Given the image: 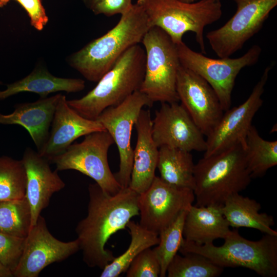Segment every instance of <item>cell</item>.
<instances>
[{"mask_svg": "<svg viewBox=\"0 0 277 277\" xmlns=\"http://www.w3.org/2000/svg\"><path fill=\"white\" fill-rule=\"evenodd\" d=\"M244 151L252 179L263 176L277 164V141L264 140L253 125L247 133Z\"/></svg>", "mask_w": 277, "mask_h": 277, "instance_id": "obj_26", "label": "cell"}, {"mask_svg": "<svg viewBox=\"0 0 277 277\" xmlns=\"http://www.w3.org/2000/svg\"><path fill=\"white\" fill-rule=\"evenodd\" d=\"M195 205L221 206L231 195L246 189L252 177L241 144L203 157L195 164Z\"/></svg>", "mask_w": 277, "mask_h": 277, "instance_id": "obj_4", "label": "cell"}, {"mask_svg": "<svg viewBox=\"0 0 277 277\" xmlns=\"http://www.w3.org/2000/svg\"><path fill=\"white\" fill-rule=\"evenodd\" d=\"M127 277H157L161 266L153 249L148 248L141 252L126 271Z\"/></svg>", "mask_w": 277, "mask_h": 277, "instance_id": "obj_32", "label": "cell"}, {"mask_svg": "<svg viewBox=\"0 0 277 277\" xmlns=\"http://www.w3.org/2000/svg\"><path fill=\"white\" fill-rule=\"evenodd\" d=\"M219 206L192 205L184 224L183 236L189 242L202 245L224 239L231 230Z\"/></svg>", "mask_w": 277, "mask_h": 277, "instance_id": "obj_21", "label": "cell"}, {"mask_svg": "<svg viewBox=\"0 0 277 277\" xmlns=\"http://www.w3.org/2000/svg\"><path fill=\"white\" fill-rule=\"evenodd\" d=\"M187 211H182L173 222L159 233L158 246L153 249L160 264V277L166 276L168 265L181 246Z\"/></svg>", "mask_w": 277, "mask_h": 277, "instance_id": "obj_30", "label": "cell"}, {"mask_svg": "<svg viewBox=\"0 0 277 277\" xmlns=\"http://www.w3.org/2000/svg\"><path fill=\"white\" fill-rule=\"evenodd\" d=\"M2 84V82L0 81V85Z\"/></svg>", "mask_w": 277, "mask_h": 277, "instance_id": "obj_39", "label": "cell"}, {"mask_svg": "<svg viewBox=\"0 0 277 277\" xmlns=\"http://www.w3.org/2000/svg\"><path fill=\"white\" fill-rule=\"evenodd\" d=\"M11 0H0V8L6 6Z\"/></svg>", "mask_w": 277, "mask_h": 277, "instance_id": "obj_37", "label": "cell"}, {"mask_svg": "<svg viewBox=\"0 0 277 277\" xmlns=\"http://www.w3.org/2000/svg\"><path fill=\"white\" fill-rule=\"evenodd\" d=\"M88 190L87 214L77 224L75 232L84 262L89 267L103 269L115 258L105 248L108 240L140 214L138 194L128 187L109 194L96 183L90 184Z\"/></svg>", "mask_w": 277, "mask_h": 277, "instance_id": "obj_1", "label": "cell"}, {"mask_svg": "<svg viewBox=\"0 0 277 277\" xmlns=\"http://www.w3.org/2000/svg\"><path fill=\"white\" fill-rule=\"evenodd\" d=\"M272 66L267 67L248 98L240 105L229 108L206 136V149L203 157L220 153L238 144L245 147L247 133L255 113L263 103L264 92Z\"/></svg>", "mask_w": 277, "mask_h": 277, "instance_id": "obj_13", "label": "cell"}, {"mask_svg": "<svg viewBox=\"0 0 277 277\" xmlns=\"http://www.w3.org/2000/svg\"><path fill=\"white\" fill-rule=\"evenodd\" d=\"M50 127L46 143L37 151L49 162L65 152L78 137L106 130L98 121L85 118L73 110L63 94L57 104Z\"/></svg>", "mask_w": 277, "mask_h": 277, "instance_id": "obj_17", "label": "cell"}, {"mask_svg": "<svg viewBox=\"0 0 277 277\" xmlns=\"http://www.w3.org/2000/svg\"><path fill=\"white\" fill-rule=\"evenodd\" d=\"M132 0H102L91 10L96 15L111 16L117 14H123L129 10Z\"/></svg>", "mask_w": 277, "mask_h": 277, "instance_id": "obj_34", "label": "cell"}, {"mask_svg": "<svg viewBox=\"0 0 277 277\" xmlns=\"http://www.w3.org/2000/svg\"><path fill=\"white\" fill-rule=\"evenodd\" d=\"M235 14L223 26L208 32L206 38L220 58L229 57L263 27L277 0H233Z\"/></svg>", "mask_w": 277, "mask_h": 277, "instance_id": "obj_10", "label": "cell"}, {"mask_svg": "<svg viewBox=\"0 0 277 277\" xmlns=\"http://www.w3.org/2000/svg\"><path fill=\"white\" fill-rule=\"evenodd\" d=\"M145 51V74L139 91L154 102H179L176 84L181 65L176 45L163 30L152 27L141 42Z\"/></svg>", "mask_w": 277, "mask_h": 277, "instance_id": "obj_7", "label": "cell"}, {"mask_svg": "<svg viewBox=\"0 0 277 277\" xmlns=\"http://www.w3.org/2000/svg\"><path fill=\"white\" fill-rule=\"evenodd\" d=\"M194 166L190 152L167 146L159 148L157 168L165 182L193 190Z\"/></svg>", "mask_w": 277, "mask_h": 277, "instance_id": "obj_24", "label": "cell"}, {"mask_svg": "<svg viewBox=\"0 0 277 277\" xmlns=\"http://www.w3.org/2000/svg\"><path fill=\"white\" fill-rule=\"evenodd\" d=\"M130 232L131 241L127 250L103 269L101 277H117L125 272L133 259L143 250L157 245L159 235L130 221L126 225Z\"/></svg>", "mask_w": 277, "mask_h": 277, "instance_id": "obj_25", "label": "cell"}, {"mask_svg": "<svg viewBox=\"0 0 277 277\" xmlns=\"http://www.w3.org/2000/svg\"><path fill=\"white\" fill-rule=\"evenodd\" d=\"M176 45L181 65L208 83L215 92L224 111L230 108L237 75L244 67L255 64L262 52L261 47L254 45L239 57L215 59L192 50L183 42Z\"/></svg>", "mask_w": 277, "mask_h": 277, "instance_id": "obj_9", "label": "cell"}, {"mask_svg": "<svg viewBox=\"0 0 277 277\" xmlns=\"http://www.w3.org/2000/svg\"><path fill=\"white\" fill-rule=\"evenodd\" d=\"M62 94L18 104L9 114L0 113V124L18 125L25 128L37 151L46 143L57 104Z\"/></svg>", "mask_w": 277, "mask_h": 277, "instance_id": "obj_20", "label": "cell"}, {"mask_svg": "<svg viewBox=\"0 0 277 277\" xmlns=\"http://www.w3.org/2000/svg\"><path fill=\"white\" fill-rule=\"evenodd\" d=\"M85 5L91 10L102 0H82Z\"/></svg>", "mask_w": 277, "mask_h": 277, "instance_id": "obj_36", "label": "cell"}, {"mask_svg": "<svg viewBox=\"0 0 277 277\" xmlns=\"http://www.w3.org/2000/svg\"><path fill=\"white\" fill-rule=\"evenodd\" d=\"M146 54L139 44L127 49L97 82L80 98L67 100L81 116L95 120L106 108L116 106L138 91L145 74Z\"/></svg>", "mask_w": 277, "mask_h": 277, "instance_id": "obj_3", "label": "cell"}, {"mask_svg": "<svg viewBox=\"0 0 277 277\" xmlns=\"http://www.w3.org/2000/svg\"><path fill=\"white\" fill-rule=\"evenodd\" d=\"M261 209L260 203L239 193L228 197L221 207L230 226L252 228L266 234L277 236V231L271 228L274 224L273 217L260 212Z\"/></svg>", "mask_w": 277, "mask_h": 277, "instance_id": "obj_23", "label": "cell"}, {"mask_svg": "<svg viewBox=\"0 0 277 277\" xmlns=\"http://www.w3.org/2000/svg\"><path fill=\"white\" fill-rule=\"evenodd\" d=\"M194 200L192 189L170 184L155 176L149 187L138 195L139 224L159 235L182 211L188 210Z\"/></svg>", "mask_w": 277, "mask_h": 277, "instance_id": "obj_12", "label": "cell"}, {"mask_svg": "<svg viewBox=\"0 0 277 277\" xmlns=\"http://www.w3.org/2000/svg\"><path fill=\"white\" fill-rule=\"evenodd\" d=\"M27 12L32 27L42 30L48 22V17L41 0H15Z\"/></svg>", "mask_w": 277, "mask_h": 277, "instance_id": "obj_33", "label": "cell"}, {"mask_svg": "<svg viewBox=\"0 0 277 277\" xmlns=\"http://www.w3.org/2000/svg\"><path fill=\"white\" fill-rule=\"evenodd\" d=\"M152 125L150 110L142 109L134 125L137 141L128 186L138 194L149 187L155 176L159 148L152 138Z\"/></svg>", "mask_w": 277, "mask_h": 277, "instance_id": "obj_19", "label": "cell"}, {"mask_svg": "<svg viewBox=\"0 0 277 277\" xmlns=\"http://www.w3.org/2000/svg\"><path fill=\"white\" fill-rule=\"evenodd\" d=\"M144 9L151 27L165 32L175 44L182 42L184 34L192 32L202 53L206 54L205 28L222 15L221 0H200L191 3L179 0H137Z\"/></svg>", "mask_w": 277, "mask_h": 277, "instance_id": "obj_6", "label": "cell"}, {"mask_svg": "<svg viewBox=\"0 0 277 277\" xmlns=\"http://www.w3.org/2000/svg\"><path fill=\"white\" fill-rule=\"evenodd\" d=\"M22 161L26 172L25 197L31 210L32 227L48 206L52 195L63 189L65 183L56 170H51L48 160L32 148H26Z\"/></svg>", "mask_w": 277, "mask_h": 277, "instance_id": "obj_18", "label": "cell"}, {"mask_svg": "<svg viewBox=\"0 0 277 277\" xmlns=\"http://www.w3.org/2000/svg\"><path fill=\"white\" fill-rule=\"evenodd\" d=\"M176 88L181 104L203 135L207 136L224 112L215 92L203 77L181 65Z\"/></svg>", "mask_w": 277, "mask_h": 277, "instance_id": "obj_15", "label": "cell"}, {"mask_svg": "<svg viewBox=\"0 0 277 277\" xmlns=\"http://www.w3.org/2000/svg\"><path fill=\"white\" fill-rule=\"evenodd\" d=\"M85 87V82L80 78H63L51 74L46 68L38 66L21 80L7 85L0 91V100L22 92H31L45 98L52 93L65 91L77 92Z\"/></svg>", "mask_w": 277, "mask_h": 277, "instance_id": "obj_22", "label": "cell"}, {"mask_svg": "<svg viewBox=\"0 0 277 277\" xmlns=\"http://www.w3.org/2000/svg\"><path fill=\"white\" fill-rule=\"evenodd\" d=\"M0 277H13V273L0 262Z\"/></svg>", "mask_w": 277, "mask_h": 277, "instance_id": "obj_35", "label": "cell"}, {"mask_svg": "<svg viewBox=\"0 0 277 277\" xmlns=\"http://www.w3.org/2000/svg\"><path fill=\"white\" fill-rule=\"evenodd\" d=\"M179 1L183 2H185V3H191L195 2L197 0H179Z\"/></svg>", "mask_w": 277, "mask_h": 277, "instance_id": "obj_38", "label": "cell"}, {"mask_svg": "<svg viewBox=\"0 0 277 277\" xmlns=\"http://www.w3.org/2000/svg\"><path fill=\"white\" fill-rule=\"evenodd\" d=\"M224 240L217 246L213 243L198 245L184 238L179 251L201 254L223 268L244 267L263 277L277 276V236L265 234L254 241L231 230Z\"/></svg>", "mask_w": 277, "mask_h": 277, "instance_id": "obj_5", "label": "cell"}, {"mask_svg": "<svg viewBox=\"0 0 277 277\" xmlns=\"http://www.w3.org/2000/svg\"><path fill=\"white\" fill-rule=\"evenodd\" d=\"M221 267L206 257L194 252L176 254L167 268L168 277H216L222 274Z\"/></svg>", "mask_w": 277, "mask_h": 277, "instance_id": "obj_28", "label": "cell"}, {"mask_svg": "<svg viewBox=\"0 0 277 277\" xmlns=\"http://www.w3.org/2000/svg\"><path fill=\"white\" fill-rule=\"evenodd\" d=\"M80 250L76 239L61 241L50 232L46 221L41 215L26 237L21 261L15 271L14 277H37L48 265L60 262Z\"/></svg>", "mask_w": 277, "mask_h": 277, "instance_id": "obj_14", "label": "cell"}, {"mask_svg": "<svg viewBox=\"0 0 277 277\" xmlns=\"http://www.w3.org/2000/svg\"><path fill=\"white\" fill-rule=\"evenodd\" d=\"M27 176L21 160L0 157V201L23 199L25 196Z\"/></svg>", "mask_w": 277, "mask_h": 277, "instance_id": "obj_29", "label": "cell"}, {"mask_svg": "<svg viewBox=\"0 0 277 277\" xmlns=\"http://www.w3.org/2000/svg\"><path fill=\"white\" fill-rule=\"evenodd\" d=\"M26 238L0 232V262L13 272L22 258Z\"/></svg>", "mask_w": 277, "mask_h": 277, "instance_id": "obj_31", "label": "cell"}, {"mask_svg": "<svg viewBox=\"0 0 277 277\" xmlns=\"http://www.w3.org/2000/svg\"><path fill=\"white\" fill-rule=\"evenodd\" d=\"M161 104L152 120V135L157 147L205 152L204 135L182 105L179 102Z\"/></svg>", "mask_w": 277, "mask_h": 277, "instance_id": "obj_16", "label": "cell"}, {"mask_svg": "<svg viewBox=\"0 0 277 277\" xmlns=\"http://www.w3.org/2000/svg\"><path fill=\"white\" fill-rule=\"evenodd\" d=\"M80 143H72L63 153L52 158L56 170H74L95 181L106 192L114 194L122 188L111 172L108 162V152L114 143L106 130L85 136Z\"/></svg>", "mask_w": 277, "mask_h": 277, "instance_id": "obj_8", "label": "cell"}, {"mask_svg": "<svg viewBox=\"0 0 277 277\" xmlns=\"http://www.w3.org/2000/svg\"><path fill=\"white\" fill-rule=\"evenodd\" d=\"M148 97L137 91L120 104L105 109L96 118L116 144L120 155L118 171L114 174L122 188L129 186L133 163L131 145L133 127L144 106L152 107Z\"/></svg>", "mask_w": 277, "mask_h": 277, "instance_id": "obj_11", "label": "cell"}, {"mask_svg": "<svg viewBox=\"0 0 277 277\" xmlns=\"http://www.w3.org/2000/svg\"><path fill=\"white\" fill-rule=\"evenodd\" d=\"M152 27L143 8L136 3L116 25L69 58V64L86 80L97 82L129 48L139 44Z\"/></svg>", "mask_w": 277, "mask_h": 277, "instance_id": "obj_2", "label": "cell"}, {"mask_svg": "<svg viewBox=\"0 0 277 277\" xmlns=\"http://www.w3.org/2000/svg\"><path fill=\"white\" fill-rule=\"evenodd\" d=\"M31 227V210L25 196L0 201V232L26 238Z\"/></svg>", "mask_w": 277, "mask_h": 277, "instance_id": "obj_27", "label": "cell"}]
</instances>
